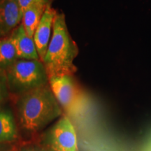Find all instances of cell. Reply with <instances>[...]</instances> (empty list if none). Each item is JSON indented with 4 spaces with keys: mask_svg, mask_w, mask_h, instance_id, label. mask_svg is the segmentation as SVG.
<instances>
[{
    "mask_svg": "<svg viewBox=\"0 0 151 151\" xmlns=\"http://www.w3.org/2000/svg\"><path fill=\"white\" fill-rule=\"evenodd\" d=\"M16 102L19 123L28 132H37L62 115V108L49 84L18 96Z\"/></svg>",
    "mask_w": 151,
    "mask_h": 151,
    "instance_id": "obj_1",
    "label": "cell"
},
{
    "mask_svg": "<svg viewBox=\"0 0 151 151\" xmlns=\"http://www.w3.org/2000/svg\"><path fill=\"white\" fill-rule=\"evenodd\" d=\"M78 54V47L69 33L65 15L57 13L48 50L43 58L49 78L62 75H71L77 71L74 60Z\"/></svg>",
    "mask_w": 151,
    "mask_h": 151,
    "instance_id": "obj_2",
    "label": "cell"
},
{
    "mask_svg": "<svg viewBox=\"0 0 151 151\" xmlns=\"http://www.w3.org/2000/svg\"><path fill=\"white\" fill-rule=\"evenodd\" d=\"M5 71L10 94L17 97L49 84L46 67L40 60L18 59Z\"/></svg>",
    "mask_w": 151,
    "mask_h": 151,
    "instance_id": "obj_3",
    "label": "cell"
},
{
    "mask_svg": "<svg viewBox=\"0 0 151 151\" xmlns=\"http://www.w3.org/2000/svg\"><path fill=\"white\" fill-rule=\"evenodd\" d=\"M49 86L62 109L69 113H76L82 104V94L71 75L49 78Z\"/></svg>",
    "mask_w": 151,
    "mask_h": 151,
    "instance_id": "obj_4",
    "label": "cell"
},
{
    "mask_svg": "<svg viewBox=\"0 0 151 151\" xmlns=\"http://www.w3.org/2000/svg\"><path fill=\"white\" fill-rule=\"evenodd\" d=\"M46 138L50 151H78L76 133L67 116H62L56 122Z\"/></svg>",
    "mask_w": 151,
    "mask_h": 151,
    "instance_id": "obj_5",
    "label": "cell"
},
{
    "mask_svg": "<svg viewBox=\"0 0 151 151\" xmlns=\"http://www.w3.org/2000/svg\"><path fill=\"white\" fill-rule=\"evenodd\" d=\"M22 14L18 0H0V39L9 37L21 24Z\"/></svg>",
    "mask_w": 151,
    "mask_h": 151,
    "instance_id": "obj_6",
    "label": "cell"
},
{
    "mask_svg": "<svg viewBox=\"0 0 151 151\" xmlns=\"http://www.w3.org/2000/svg\"><path fill=\"white\" fill-rule=\"evenodd\" d=\"M57 13L58 11L52 7V2L49 4L34 34L33 39L41 61L43 60L48 50Z\"/></svg>",
    "mask_w": 151,
    "mask_h": 151,
    "instance_id": "obj_7",
    "label": "cell"
},
{
    "mask_svg": "<svg viewBox=\"0 0 151 151\" xmlns=\"http://www.w3.org/2000/svg\"><path fill=\"white\" fill-rule=\"evenodd\" d=\"M10 37L19 59L40 60L34 39L27 35L22 24L13 32Z\"/></svg>",
    "mask_w": 151,
    "mask_h": 151,
    "instance_id": "obj_8",
    "label": "cell"
},
{
    "mask_svg": "<svg viewBox=\"0 0 151 151\" xmlns=\"http://www.w3.org/2000/svg\"><path fill=\"white\" fill-rule=\"evenodd\" d=\"M51 0H39L30 5L23 11L21 24L29 37L33 38L38 24Z\"/></svg>",
    "mask_w": 151,
    "mask_h": 151,
    "instance_id": "obj_9",
    "label": "cell"
},
{
    "mask_svg": "<svg viewBox=\"0 0 151 151\" xmlns=\"http://www.w3.org/2000/svg\"><path fill=\"white\" fill-rule=\"evenodd\" d=\"M17 137L18 129L12 112L0 107V143H13Z\"/></svg>",
    "mask_w": 151,
    "mask_h": 151,
    "instance_id": "obj_10",
    "label": "cell"
},
{
    "mask_svg": "<svg viewBox=\"0 0 151 151\" xmlns=\"http://www.w3.org/2000/svg\"><path fill=\"white\" fill-rule=\"evenodd\" d=\"M18 59L16 47L10 36L0 39V68L6 70Z\"/></svg>",
    "mask_w": 151,
    "mask_h": 151,
    "instance_id": "obj_11",
    "label": "cell"
},
{
    "mask_svg": "<svg viewBox=\"0 0 151 151\" xmlns=\"http://www.w3.org/2000/svg\"><path fill=\"white\" fill-rule=\"evenodd\" d=\"M10 94L8 80L4 69L0 68V107H2Z\"/></svg>",
    "mask_w": 151,
    "mask_h": 151,
    "instance_id": "obj_12",
    "label": "cell"
},
{
    "mask_svg": "<svg viewBox=\"0 0 151 151\" xmlns=\"http://www.w3.org/2000/svg\"><path fill=\"white\" fill-rule=\"evenodd\" d=\"M0 151H18V149L12 143H0Z\"/></svg>",
    "mask_w": 151,
    "mask_h": 151,
    "instance_id": "obj_13",
    "label": "cell"
},
{
    "mask_svg": "<svg viewBox=\"0 0 151 151\" xmlns=\"http://www.w3.org/2000/svg\"><path fill=\"white\" fill-rule=\"evenodd\" d=\"M37 1H39V0H18L19 5H20V8L22 9V11H24L30 5H32Z\"/></svg>",
    "mask_w": 151,
    "mask_h": 151,
    "instance_id": "obj_14",
    "label": "cell"
},
{
    "mask_svg": "<svg viewBox=\"0 0 151 151\" xmlns=\"http://www.w3.org/2000/svg\"><path fill=\"white\" fill-rule=\"evenodd\" d=\"M21 151H47L46 149L42 148V147H39L37 146H29L27 148H24L22 149Z\"/></svg>",
    "mask_w": 151,
    "mask_h": 151,
    "instance_id": "obj_15",
    "label": "cell"
}]
</instances>
